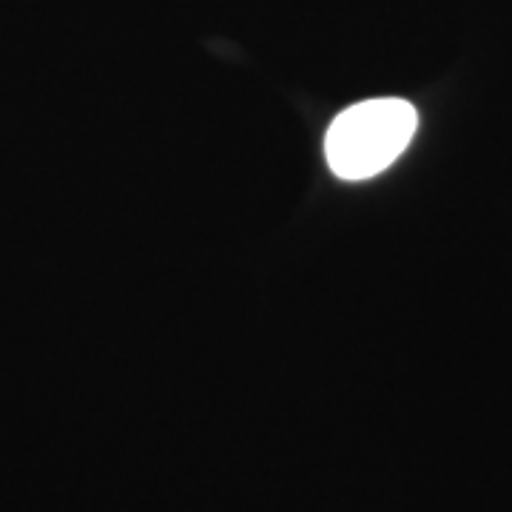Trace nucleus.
<instances>
[{
	"instance_id": "f257e3e1",
	"label": "nucleus",
	"mask_w": 512,
	"mask_h": 512,
	"mask_svg": "<svg viewBox=\"0 0 512 512\" xmlns=\"http://www.w3.org/2000/svg\"><path fill=\"white\" fill-rule=\"evenodd\" d=\"M419 126L416 109L399 97H376L345 109L328 128L325 160L342 180H370L393 165Z\"/></svg>"
}]
</instances>
